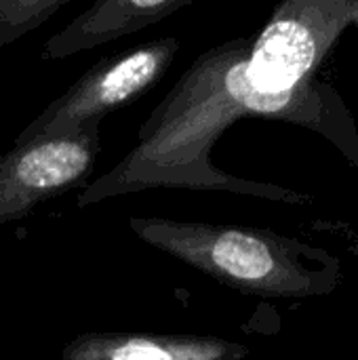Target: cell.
I'll list each match as a JSON object with an SVG mask.
<instances>
[{
    "label": "cell",
    "mask_w": 358,
    "mask_h": 360,
    "mask_svg": "<svg viewBox=\"0 0 358 360\" xmlns=\"http://www.w3.org/2000/svg\"><path fill=\"white\" fill-rule=\"evenodd\" d=\"M251 44L249 38H234L200 53L143 120L137 146L114 169L82 188L78 209L154 188L213 190L268 202L310 205V194L236 177L211 160L215 141L234 122L253 116L245 103Z\"/></svg>",
    "instance_id": "6da1fadb"
},
{
    "label": "cell",
    "mask_w": 358,
    "mask_h": 360,
    "mask_svg": "<svg viewBox=\"0 0 358 360\" xmlns=\"http://www.w3.org/2000/svg\"><path fill=\"white\" fill-rule=\"evenodd\" d=\"M99 127L13 143L0 156V224L23 219L40 202L84 186L101 152Z\"/></svg>",
    "instance_id": "5b68a950"
},
{
    "label": "cell",
    "mask_w": 358,
    "mask_h": 360,
    "mask_svg": "<svg viewBox=\"0 0 358 360\" xmlns=\"http://www.w3.org/2000/svg\"><path fill=\"white\" fill-rule=\"evenodd\" d=\"M352 25L358 27V0H354V6H352Z\"/></svg>",
    "instance_id": "30bf717a"
},
{
    "label": "cell",
    "mask_w": 358,
    "mask_h": 360,
    "mask_svg": "<svg viewBox=\"0 0 358 360\" xmlns=\"http://www.w3.org/2000/svg\"><path fill=\"white\" fill-rule=\"evenodd\" d=\"M314 228L321 230H329L331 234H335L338 238H342L344 247L348 251H352L354 255H358V234L348 226V224H333V221H317Z\"/></svg>",
    "instance_id": "9c48e42d"
},
{
    "label": "cell",
    "mask_w": 358,
    "mask_h": 360,
    "mask_svg": "<svg viewBox=\"0 0 358 360\" xmlns=\"http://www.w3.org/2000/svg\"><path fill=\"white\" fill-rule=\"evenodd\" d=\"M249 348L213 335L184 333H80L61 350V360H245Z\"/></svg>",
    "instance_id": "8992f818"
},
{
    "label": "cell",
    "mask_w": 358,
    "mask_h": 360,
    "mask_svg": "<svg viewBox=\"0 0 358 360\" xmlns=\"http://www.w3.org/2000/svg\"><path fill=\"white\" fill-rule=\"evenodd\" d=\"M70 0H0V49L46 23Z\"/></svg>",
    "instance_id": "ba28073f"
},
{
    "label": "cell",
    "mask_w": 358,
    "mask_h": 360,
    "mask_svg": "<svg viewBox=\"0 0 358 360\" xmlns=\"http://www.w3.org/2000/svg\"><path fill=\"white\" fill-rule=\"evenodd\" d=\"M129 228L150 247L245 295L323 297L338 291L344 278L333 253L262 228L137 215Z\"/></svg>",
    "instance_id": "7a4b0ae2"
},
{
    "label": "cell",
    "mask_w": 358,
    "mask_h": 360,
    "mask_svg": "<svg viewBox=\"0 0 358 360\" xmlns=\"http://www.w3.org/2000/svg\"><path fill=\"white\" fill-rule=\"evenodd\" d=\"M354 0H285L253 38L247 84L262 95L298 89L317 76L340 36L352 25Z\"/></svg>",
    "instance_id": "277c9868"
},
{
    "label": "cell",
    "mask_w": 358,
    "mask_h": 360,
    "mask_svg": "<svg viewBox=\"0 0 358 360\" xmlns=\"http://www.w3.org/2000/svg\"><path fill=\"white\" fill-rule=\"evenodd\" d=\"M192 2L194 0H99L46 40L42 59H65L108 44L154 25Z\"/></svg>",
    "instance_id": "52a82bcc"
},
{
    "label": "cell",
    "mask_w": 358,
    "mask_h": 360,
    "mask_svg": "<svg viewBox=\"0 0 358 360\" xmlns=\"http://www.w3.org/2000/svg\"><path fill=\"white\" fill-rule=\"evenodd\" d=\"M179 51V38L162 36L99 59L61 97L51 101L15 139L25 143L46 135H74L137 101L162 80Z\"/></svg>",
    "instance_id": "3957f363"
}]
</instances>
